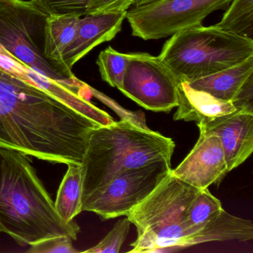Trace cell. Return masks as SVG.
Returning <instances> with one entry per match:
<instances>
[{
    "mask_svg": "<svg viewBox=\"0 0 253 253\" xmlns=\"http://www.w3.org/2000/svg\"><path fill=\"white\" fill-rule=\"evenodd\" d=\"M232 103L238 111L253 113V75L246 81Z\"/></svg>",
    "mask_w": 253,
    "mask_h": 253,
    "instance_id": "27",
    "label": "cell"
},
{
    "mask_svg": "<svg viewBox=\"0 0 253 253\" xmlns=\"http://www.w3.org/2000/svg\"><path fill=\"white\" fill-rule=\"evenodd\" d=\"M252 75H253V57L236 66L188 84L192 88L207 91L221 100L232 102Z\"/></svg>",
    "mask_w": 253,
    "mask_h": 253,
    "instance_id": "16",
    "label": "cell"
},
{
    "mask_svg": "<svg viewBox=\"0 0 253 253\" xmlns=\"http://www.w3.org/2000/svg\"><path fill=\"white\" fill-rule=\"evenodd\" d=\"M67 166L68 170L60 183L54 205L65 221L72 222L83 211L84 169L81 164Z\"/></svg>",
    "mask_w": 253,
    "mask_h": 253,
    "instance_id": "18",
    "label": "cell"
},
{
    "mask_svg": "<svg viewBox=\"0 0 253 253\" xmlns=\"http://www.w3.org/2000/svg\"><path fill=\"white\" fill-rule=\"evenodd\" d=\"M178 105L174 121L207 124L222 115L237 111L231 101L221 100L207 91L192 88L188 83L180 82L177 87Z\"/></svg>",
    "mask_w": 253,
    "mask_h": 253,
    "instance_id": "14",
    "label": "cell"
},
{
    "mask_svg": "<svg viewBox=\"0 0 253 253\" xmlns=\"http://www.w3.org/2000/svg\"><path fill=\"white\" fill-rule=\"evenodd\" d=\"M90 91H91V96H94L96 98L98 99L102 103L106 104L108 107L112 109L118 116L121 118V121H126L138 128L144 130H150L146 124V118L143 112L140 111L137 112H131V111L127 110L125 108L118 104L113 99L108 97L103 93L100 92L98 90L92 88L89 85Z\"/></svg>",
    "mask_w": 253,
    "mask_h": 253,
    "instance_id": "24",
    "label": "cell"
},
{
    "mask_svg": "<svg viewBox=\"0 0 253 253\" xmlns=\"http://www.w3.org/2000/svg\"><path fill=\"white\" fill-rule=\"evenodd\" d=\"M179 83L159 57L132 53L120 91L144 109L169 112L178 105Z\"/></svg>",
    "mask_w": 253,
    "mask_h": 253,
    "instance_id": "9",
    "label": "cell"
},
{
    "mask_svg": "<svg viewBox=\"0 0 253 253\" xmlns=\"http://www.w3.org/2000/svg\"><path fill=\"white\" fill-rule=\"evenodd\" d=\"M215 26L253 40V0H232L221 20Z\"/></svg>",
    "mask_w": 253,
    "mask_h": 253,
    "instance_id": "20",
    "label": "cell"
},
{
    "mask_svg": "<svg viewBox=\"0 0 253 253\" xmlns=\"http://www.w3.org/2000/svg\"><path fill=\"white\" fill-rule=\"evenodd\" d=\"M0 65L17 77L49 93L57 100L97 123L100 126H106L115 122L109 114L99 109L78 93L60 83L42 76L38 72L17 63L15 60L0 56Z\"/></svg>",
    "mask_w": 253,
    "mask_h": 253,
    "instance_id": "13",
    "label": "cell"
},
{
    "mask_svg": "<svg viewBox=\"0 0 253 253\" xmlns=\"http://www.w3.org/2000/svg\"><path fill=\"white\" fill-rule=\"evenodd\" d=\"M154 1H156V0H133L132 6H140V5H145V4L154 2Z\"/></svg>",
    "mask_w": 253,
    "mask_h": 253,
    "instance_id": "28",
    "label": "cell"
},
{
    "mask_svg": "<svg viewBox=\"0 0 253 253\" xmlns=\"http://www.w3.org/2000/svg\"><path fill=\"white\" fill-rule=\"evenodd\" d=\"M133 0H88L86 14L126 12Z\"/></svg>",
    "mask_w": 253,
    "mask_h": 253,
    "instance_id": "26",
    "label": "cell"
},
{
    "mask_svg": "<svg viewBox=\"0 0 253 253\" xmlns=\"http://www.w3.org/2000/svg\"><path fill=\"white\" fill-rule=\"evenodd\" d=\"M100 126L0 65V147L53 164H81Z\"/></svg>",
    "mask_w": 253,
    "mask_h": 253,
    "instance_id": "1",
    "label": "cell"
},
{
    "mask_svg": "<svg viewBox=\"0 0 253 253\" xmlns=\"http://www.w3.org/2000/svg\"><path fill=\"white\" fill-rule=\"evenodd\" d=\"M129 58L130 54L119 52L111 46L102 51L96 63L103 81L121 89Z\"/></svg>",
    "mask_w": 253,
    "mask_h": 253,
    "instance_id": "21",
    "label": "cell"
},
{
    "mask_svg": "<svg viewBox=\"0 0 253 253\" xmlns=\"http://www.w3.org/2000/svg\"><path fill=\"white\" fill-rule=\"evenodd\" d=\"M48 17L32 0H0V45L17 63L85 97L88 85L78 80L72 69L45 56Z\"/></svg>",
    "mask_w": 253,
    "mask_h": 253,
    "instance_id": "5",
    "label": "cell"
},
{
    "mask_svg": "<svg viewBox=\"0 0 253 253\" xmlns=\"http://www.w3.org/2000/svg\"><path fill=\"white\" fill-rule=\"evenodd\" d=\"M223 210L220 201L211 195L208 188L201 189L186 210L183 222L185 236L202 229L216 218Z\"/></svg>",
    "mask_w": 253,
    "mask_h": 253,
    "instance_id": "19",
    "label": "cell"
},
{
    "mask_svg": "<svg viewBox=\"0 0 253 253\" xmlns=\"http://www.w3.org/2000/svg\"><path fill=\"white\" fill-rule=\"evenodd\" d=\"M253 238V223L228 213L223 209L216 218L209 222L202 229L183 237L176 244L175 249L192 247L213 241H245Z\"/></svg>",
    "mask_w": 253,
    "mask_h": 253,
    "instance_id": "15",
    "label": "cell"
},
{
    "mask_svg": "<svg viewBox=\"0 0 253 253\" xmlns=\"http://www.w3.org/2000/svg\"><path fill=\"white\" fill-rule=\"evenodd\" d=\"M26 156L0 147V232L21 246L57 236L75 241L81 228L60 217Z\"/></svg>",
    "mask_w": 253,
    "mask_h": 253,
    "instance_id": "2",
    "label": "cell"
},
{
    "mask_svg": "<svg viewBox=\"0 0 253 253\" xmlns=\"http://www.w3.org/2000/svg\"><path fill=\"white\" fill-rule=\"evenodd\" d=\"M34 3L49 16L86 14L88 0H32Z\"/></svg>",
    "mask_w": 253,
    "mask_h": 253,
    "instance_id": "23",
    "label": "cell"
},
{
    "mask_svg": "<svg viewBox=\"0 0 253 253\" xmlns=\"http://www.w3.org/2000/svg\"><path fill=\"white\" fill-rule=\"evenodd\" d=\"M199 130L220 139L228 171L239 167L253 151V113L235 111L207 124H197Z\"/></svg>",
    "mask_w": 253,
    "mask_h": 253,
    "instance_id": "11",
    "label": "cell"
},
{
    "mask_svg": "<svg viewBox=\"0 0 253 253\" xmlns=\"http://www.w3.org/2000/svg\"><path fill=\"white\" fill-rule=\"evenodd\" d=\"M81 17L75 14L48 17L45 32V54L49 60L67 66L62 57L75 39Z\"/></svg>",
    "mask_w": 253,
    "mask_h": 253,
    "instance_id": "17",
    "label": "cell"
},
{
    "mask_svg": "<svg viewBox=\"0 0 253 253\" xmlns=\"http://www.w3.org/2000/svg\"><path fill=\"white\" fill-rule=\"evenodd\" d=\"M126 12L86 14L81 17L73 42L63 53L62 60L72 69L75 63L97 45L113 40L122 29Z\"/></svg>",
    "mask_w": 253,
    "mask_h": 253,
    "instance_id": "12",
    "label": "cell"
},
{
    "mask_svg": "<svg viewBox=\"0 0 253 253\" xmlns=\"http://www.w3.org/2000/svg\"><path fill=\"white\" fill-rule=\"evenodd\" d=\"M171 160L163 159L123 171L83 202V211L102 220L126 216L144 201L171 172Z\"/></svg>",
    "mask_w": 253,
    "mask_h": 253,
    "instance_id": "8",
    "label": "cell"
},
{
    "mask_svg": "<svg viewBox=\"0 0 253 253\" xmlns=\"http://www.w3.org/2000/svg\"><path fill=\"white\" fill-rule=\"evenodd\" d=\"M174 148L172 139L126 121L93 130L81 163L82 204L123 171L171 160Z\"/></svg>",
    "mask_w": 253,
    "mask_h": 253,
    "instance_id": "3",
    "label": "cell"
},
{
    "mask_svg": "<svg viewBox=\"0 0 253 253\" xmlns=\"http://www.w3.org/2000/svg\"><path fill=\"white\" fill-rule=\"evenodd\" d=\"M131 222L128 217L121 219L117 222L112 230L97 245L82 251L89 253H118L121 251L124 241L129 232Z\"/></svg>",
    "mask_w": 253,
    "mask_h": 253,
    "instance_id": "22",
    "label": "cell"
},
{
    "mask_svg": "<svg viewBox=\"0 0 253 253\" xmlns=\"http://www.w3.org/2000/svg\"><path fill=\"white\" fill-rule=\"evenodd\" d=\"M232 0H156L128 8V20L133 36L144 41L171 37L202 25L211 13L226 10Z\"/></svg>",
    "mask_w": 253,
    "mask_h": 253,
    "instance_id": "7",
    "label": "cell"
},
{
    "mask_svg": "<svg viewBox=\"0 0 253 253\" xmlns=\"http://www.w3.org/2000/svg\"><path fill=\"white\" fill-rule=\"evenodd\" d=\"M201 189L170 174L128 214L137 229V239L128 253H155L175 249L186 235V210Z\"/></svg>",
    "mask_w": 253,
    "mask_h": 253,
    "instance_id": "6",
    "label": "cell"
},
{
    "mask_svg": "<svg viewBox=\"0 0 253 253\" xmlns=\"http://www.w3.org/2000/svg\"><path fill=\"white\" fill-rule=\"evenodd\" d=\"M253 57V40L217 26H195L174 34L158 56L180 82L190 83Z\"/></svg>",
    "mask_w": 253,
    "mask_h": 253,
    "instance_id": "4",
    "label": "cell"
},
{
    "mask_svg": "<svg viewBox=\"0 0 253 253\" xmlns=\"http://www.w3.org/2000/svg\"><path fill=\"white\" fill-rule=\"evenodd\" d=\"M73 240L67 236L48 238L31 245L29 253H78L72 244Z\"/></svg>",
    "mask_w": 253,
    "mask_h": 253,
    "instance_id": "25",
    "label": "cell"
},
{
    "mask_svg": "<svg viewBox=\"0 0 253 253\" xmlns=\"http://www.w3.org/2000/svg\"><path fill=\"white\" fill-rule=\"evenodd\" d=\"M200 131L196 144L171 174L199 189L218 185L229 173L217 136Z\"/></svg>",
    "mask_w": 253,
    "mask_h": 253,
    "instance_id": "10",
    "label": "cell"
}]
</instances>
